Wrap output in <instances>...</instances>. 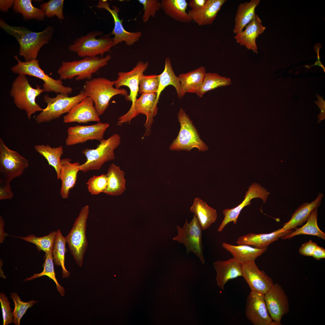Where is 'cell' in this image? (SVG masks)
<instances>
[{
	"label": "cell",
	"mask_w": 325,
	"mask_h": 325,
	"mask_svg": "<svg viewBox=\"0 0 325 325\" xmlns=\"http://www.w3.org/2000/svg\"><path fill=\"white\" fill-rule=\"evenodd\" d=\"M216 272V280L218 287L223 289L229 280L242 276V265L234 257L226 261L218 260L213 263Z\"/></svg>",
	"instance_id": "obj_23"
},
{
	"label": "cell",
	"mask_w": 325,
	"mask_h": 325,
	"mask_svg": "<svg viewBox=\"0 0 325 325\" xmlns=\"http://www.w3.org/2000/svg\"><path fill=\"white\" fill-rule=\"evenodd\" d=\"M207 73L203 66L178 76L183 95L187 92L197 93L202 85Z\"/></svg>",
	"instance_id": "obj_30"
},
{
	"label": "cell",
	"mask_w": 325,
	"mask_h": 325,
	"mask_svg": "<svg viewBox=\"0 0 325 325\" xmlns=\"http://www.w3.org/2000/svg\"><path fill=\"white\" fill-rule=\"evenodd\" d=\"M11 297L14 301V310L13 312V323L15 325H19L21 319L27 310L37 302L33 299L26 302L22 301L17 294L15 292L11 293Z\"/></svg>",
	"instance_id": "obj_42"
},
{
	"label": "cell",
	"mask_w": 325,
	"mask_h": 325,
	"mask_svg": "<svg viewBox=\"0 0 325 325\" xmlns=\"http://www.w3.org/2000/svg\"><path fill=\"white\" fill-rule=\"evenodd\" d=\"M31 2V0H16L13 9L15 13L21 14L25 20H44L45 16L44 11L33 6Z\"/></svg>",
	"instance_id": "obj_38"
},
{
	"label": "cell",
	"mask_w": 325,
	"mask_h": 325,
	"mask_svg": "<svg viewBox=\"0 0 325 325\" xmlns=\"http://www.w3.org/2000/svg\"><path fill=\"white\" fill-rule=\"evenodd\" d=\"M99 9H104L109 11L111 14L114 22V28L110 35H113L112 38L113 46L122 42H125L128 46H131L138 41L142 36L140 31L133 32L126 30L123 26V20L120 19L119 17V9L116 6H112L110 8L109 3L107 0H100L96 6Z\"/></svg>",
	"instance_id": "obj_17"
},
{
	"label": "cell",
	"mask_w": 325,
	"mask_h": 325,
	"mask_svg": "<svg viewBox=\"0 0 325 325\" xmlns=\"http://www.w3.org/2000/svg\"><path fill=\"white\" fill-rule=\"evenodd\" d=\"M106 175L107 184L104 193L112 196L121 195L126 189L124 172L119 166L112 163L109 166Z\"/></svg>",
	"instance_id": "obj_31"
},
{
	"label": "cell",
	"mask_w": 325,
	"mask_h": 325,
	"mask_svg": "<svg viewBox=\"0 0 325 325\" xmlns=\"http://www.w3.org/2000/svg\"><path fill=\"white\" fill-rule=\"evenodd\" d=\"M34 147L35 151L43 156L49 165L54 168L57 178L59 179L61 167L60 158L63 153V147H52L48 144H39L35 145Z\"/></svg>",
	"instance_id": "obj_35"
},
{
	"label": "cell",
	"mask_w": 325,
	"mask_h": 325,
	"mask_svg": "<svg viewBox=\"0 0 325 325\" xmlns=\"http://www.w3.org/2000/svg\"><path fill=\"white\" fill-rule=\"evenodd\" d=\"M159 76V85L157 93L156 101L158 103L161 93L168 86L171 85L175 88L178 98L184 96L181 90L178 76L175 75L173 70L170 58L166 57L165 60L164 70Z\"/></svg>",
	"instance_id": "obj_34"
},
{
	"label": "cell",
	"mask_w": 325,
	"mask_h": 325,
	"mask_svg": "<svg viewBox=\"0 0 325 325\" xmlns=\"http://www.w3.org/2000/svg\"><path fill=\"white\" fill-rule=\"evenodd\" d=\"M15 0H0V10L2 12H7L8 9L13 6Z\"/></svg>",
	"instance_id": "obj_53"
},
{
	"label": "cell",
	"mask_w": 325,
	"mask_h": 325,
	"mask_svg": "<svg viewBox=\"0 0 325 325\" xmlns=\"http://www.w3.org/2000/svg\"><path fill=\"white\" fill-rule=\"evenodd\" d=\"M265 29L266 27L263 26L262 20L256 14L254 19L245 27V29L236 34L234 38L240 45L244 46L248 50L258 54L256 40Z\"/></svg>",
	"instance_id": "obj_22"
},
{
	"label": "cell",
	"mask_w": 325,
	"mask_h": 325,
	"mask_svg": "<svg viewBox=\"0 0 325 325\" xmlns=\"http://www.w3.org/2000/svg\"><path fill=\"white\" fill-rule=\"evenodd\" d=\"M206 0H190L188 6L191 10H196L203 7L205 4Z\"/></svg>",
	"instance_id": "obj_51"
},
{
	"label": "cell",
	"mask_w": 325,
	"mask_h": 325,
	"mask_svg": "<svg viewBox=\"0 0 325 325\" xmlns=\"http://www.w3.org/2000/svg\"><path fill=\"white\" fill-rule=\"evenodd\" d=\"M10 182L0 178V200L10 199L13 196Z\"/></svg>",
	"instance_id": "obj_48"
},
{
	"label": "cell",
	"mask_w": 325,
	"mask_h": 325,
	"mask_svg": "<svg viewBox=\"0 0 325 325\" xmlns=\"http://www.w3.org/2000/svg\"><path fill=\"white\" fill-rule=\"evenodd\" d=\"M91 121L99 122L100 118L93 100L88 97L76 104L63 117L64 123H87Z\"/></svg>",
	"instance_id": "obj_21"
},
{
	"label": "cell",
	"mask_w": 325,
	"mask_h": 325,
	"mask_svg": "<svg viewBox=\"0 0 325 325\" xmlns=\"http://www.w3.org/2000/svg\"><path fill=\"white\" fill-rule=\"evenodd\" d=\"M226 0H206L204 5L196 10L188 11L192 21L199 26L211 24Z\"/></svg>",
	"instance_id": "obj_24"
},
{
	"label": "cell",
	"mask_w": 325,
	"mask_h": 325,
	"mask_svg": "<svg viewBox=\"0 0 325 325\" xmlns=\"http://www.w3.org/2000/svg\"><path fill=\"white\" fill-rule=\"evenodd\" d=\"M157 93L142 94L137 99L133 107L118 119L117 125L130 122L139 114L145 115L146 119L144 126L146 128L143 137L149 135L153 121V118L157 111Z\"/></svg>",
	"instance_id": "obj_11"
},
{
	"label": "cell",
	"mask_w": 325,
	"mask_h": 325,
	"mask_svg": "<svg viewBox=\"0 0 325 325\" xmlns=\"http://www.w3.org/2000/svg\"><path fill=\"white\" fill-rule=\"evenodd\" d=\"M14 57L17 63L11 68V71L13 73L18 75H28L41 79L44 82L42 86L45 91L68 95L72 93L73 88L64 85L61 80L54 79L46 74L40 67L39 60L22 62L17 56L15 55Z\"/></svg>",
	"instance_id": "obj_8"
},
{
	"label": "cell",
	"mask_w": 325,
	"mask_h": 325,
	"mask_svg": "<svg viewBox=\"0 0 325 325\" xmlns=\"http://www.w3.org/2000/svg\"><path fill=\"white\" fill-rule=\"evenodd\" d=\"M149 65L147 62L139 61L131 71L126 72H119L118 77L115 81L114 85L117 88L122 86L128 87L130 90V93L125 97L127 101H131L132 104L130 109H132L137 100L139 91V82L140 78L147 69Z\"/></svg>",
	"instance_id": "obj_19"
},
{
	"label": "cell",
	"mask_w": 325,
	"mask_h": 325,
	"mask_svg": "<svg viewBox=\"0 0 325 325\" xmlns=\"http://www.w3.org/2000/svg\"><path fill=\"white\" fill-rule=\"evenodd\" d=\"M66 243L65 237L63 236L60 229H58L52 250V255L55 264L61 266L62 268L63 278L69 277L70 273L66 269L65 266V253L67 251L66 247Z\"/></svg>",
	"instance_id": "obj_37"
},
{
	"label": "cell",
	"mask_w": 325,
	"mask_h": 325,
	"mask_svg": "<svg viewBox=\"0 0 325 325\" xmlns=\"http://www.w3.org/2000/svg\"><path fill=\"white\" fill-rule=\"evenodd\" d=\"M89 208L87 205L82 208L71 230L65 237L70 252L80 267L82 266L88 246L86 232Z\"/></svg>",
	"instance_id": "obj_7"
},
{
	"label": "cell",
	"mask_w": 325,
	"mask_h": 325,
	"mask_svg": "<svg viewBox=\"0 0 325 325\" xmlns=\"http://www.w3.org/2000/svg\"><path fill=\"white\" fill-rule=\"evenodd\" d=\"M107 123L100 121L88 125H76L68 128L65 140L67 146L82 143L90 140L100 141L103 139L104 134L109 127Z\"/></svg>",
	"instance_id": "obj_15"
},
{
	"label": "cell",
	"mask_w": 325,
	"mask_h": 325,
	"mask_svg": "<svg viewBox=\"0 0 325 325\" xmlns=\"http://www.w3.org/2000/svg\"><path fill=\"white\" fill-rule=\"evenodd\" d=\"M143 7L142 20L146 23L150 17H154L156 12L162 8L161 2L157 0H139Z\"/></svg>",
	"instance_id": "obj_46"
},
{
	"label": "cell",
	"mask_w": 325,
	"mask_h": 325,
	"mask_svg": "<svg viewBox=\"0 0 325 325\" xmlns=\"http://www.w3.org/2000/svg\"><path fill=\"white\" fill-rule=\"evenodd\" d=\"M111 56L108 55L104 57L97 56L85 57L79 60L63 61L57 73L61 80L71 79L75 77L77 81L90 80L93 74L106 65Z\"/></svg>",
	"instance_id": "obj_4"
},
{
	"label": "cell",
	"mask_w": 325,
	"mask_h": 325,
	"mask_svg": "<svg viewBox=\"0 0 325 325\" xmlns=\"http://www.w3.org/2000/svg\"><path fill=\"white\" fill-rule=\"evenodd\" d=\"M312 256L316 260L325 258V249L322 247L317 246L313 252Z\"/></svg>",
	"instance_id": "obj_52"
},
{
	"label": "cell",
	"mask_w": 325,
	"mask_h": 325,
	"mask_svg": "<svg viewBox=\"0 0 325 325\" xmlns=\"http://www.w3.org/2000/svg\"><path fill=\"white\" fill-rule=\"evenodd\" d=\"M178 118L181 128L178 136L170 146V150L190 151L196 148L199 151L207 150V146L200 139L189 117L181 108L178 112Z\"/></svg>",
	"instance_id": "obj_10"
},
{
	"label": "cell",
	"mask_w": 325,
	"mask_h": 325,
	"mask_svg": "<svg viewBox=\"0 0 325 325\" xmlns=\"http://www.w3.org/2000/svg\"><path fill=\"white\" fill-rule=\"evenodd\" d=\"M242 265V276L250 288L251 291L264 295L274 284L271 278L256 265L255 261Z\"/></svg>",
	"instance_id": "obj_20"
},
{
	"label": "cell",
	"mask_w": 325,
	"mask_h": 325,
	"mask_svg": "<svg viewBox=\"0 0 325 325\" xmlns=\"http://www.w3.org/2000/svg\"><path fill=\"white\" fill-rule=\"evenodd\" d=\"M43 270L41 273L35 274L31 277L26 279L24 281L31 280L43 276H47L54 281L56 284L57 290L60 293L61 296H63L65 292L64 289L59 284L55 276L52 252L50 251L45 252L44 262L43 265Z\"/></svg>",
	"instance_id": "obj_40"
},
{
	"label": "cell",
	"mask_w": 325,
	"mask_h": 325,
	"mask_svg": "<svg viewBox=\"0 0 325 325\" xmlns=\"http://www.w3.org/2000/svg\"><path fill=\"white\" fill-rule=\"evenodd\" d=\"M245 314L254 325H271L273 321L266 307L264 295L251 291L247 296Z\"/></svg>",
	"instance_id": "obj_18"
},
{
	"label": "cell",
	"mask_w": 325,
	"mask_h": 325,
	"mask_svg": "<svg viewBox=\"0 0 325 325\" xmlns=\"http://www.w3.org/2000/svg\"><path fill=\"white\" fill-rule=\"evenodd\" d=\"M115 81L103 77H98L86 81L83 90L87 97L93 100L99 116L102 115L107 108L111 99L118 94L125 96L128 92L124 89L113 87Z\"/></svg>",
	"instance_id": "obj_3"
},
{
	"label": "cell",
	"mask_w": 325,
	"mask_h": 325,
	"mask_svg": "<svg viewBox=\"0 0 325 325\" xmlns=\"http://www.w3.org/2000/svg\"><path fill=\"white\" fill-rule=\"evenodd\" d=\"M121 140L119 135L114 134L106 139L100 141L96 148L83 150L82 153L86 160L80 165V171L86 172L90 170H99L105 162L114 160V150L120 144Z\"/></svg>",
	"instance_id": "obj_5"
},
{
	"label": "cell",
	"mask_w": 325,
	"mask_h": 325,
	"mask_svg": "<svg viewBox=\"0 0 325 325\" xmlns=\"http://www.w3.org/2000/svg\"><path fill=\"white\" fill-rule=\"evenodd\" d=\"M63 0H50L42 4L40 7L47 17H51L55 16L62 20L64 18L63 11Z\"/></svg>",
	"instance_id": "obj_44"
},
{
	"label": "cell",
	"mask_w": 325,
	"mask_h": 325,
	"mask_svg": "<svg viewBox=\"0 0 325 325\" xmlns=\"http://www.w3.org/2000/svg\"><path fill=\"white\" fill-rule=\"evenodd\" d=\"M292 230H283L282 228L268 234L250 233L239 237L236 241L238 245L245 244L258 248L267 247L272 243L286 236Z\"/></svg>",
	"instance_id": "obj_25"
},
{
	"label": "cell",
	"mask_w": 325,
	"mask_h": 325,
	"mask_svg": "<svg viewBox=\"0 0 325 325\" xmlns=\"http://www.w3.org/2000/svg\"><path fill=\"white\" fill-rule=\"evenodd\" d=\"M159 85V75L143 74L140 79L138 92L141 94L157 93Z\"/></svg>",
	"instance_id": "obj_43"
},
{
	"label": "cell",
	"mask_w": 325,
	"mask_h": 325,
	"mask_svg": "<svg viewBox=\"0 0 325 325\" xmlns=\"http://www.w3.org/2000/svg\"><path fill=\"white\" fill-rule=\"evenodd\" d=\"M178 235L173 240L185 246L187 254L191 252L195 254L204 264L205 261L203 255L202 229L196 216L189 222L187 219L182 227L176 226Z\"/></svg>",
	"instance_id": "obj_12"
},
{
	"label": "cell",
	"mask_w": 325,
	"mask_h": 325,
	"mask_svg": "<svg viewBox=\"0 0 325 325\" xmlns=\"http://www.w3.org/2000/svg\"><path fill=\"white\" fill-rule=\"evenodd\" d=\"M4 221L2 216L0 217V243L3 241L5 234L4 231Z\"/></svg>",
	"instance_id": "obj_54"
},
{
	"label": "cell",
	"mask_w": 325,
	"mask_h": 325,
	"mask_svg": "<svg viewBox=\"0 0 325 325\" xmlns=\"http://www.w3.org/2000/svg\"><path fill=\"white\" fill-rule=\"evenodd\" d=\"M317 246L316 243L310 240L302 244L299 250V253L304 255L312 256L313 252Z\"/></svg>",
	"instance_id": "obj_49"
},
{
	"label": "cell",
	"mask_w": 325,
	"mask_h": 325,
	"mask_svg": "<svg viewBox=\"0 0 325 325\" xmlns=\"http://www.w3.org/2000/svg\"><path fill=\"white\" fill-rule=\"evenodd\" d=\"M0 302L2 309L3 325H7L13 323V312L11 311L10 302L7 297L2 292L0 293Z\"/></svg>",
	"instance_id": "obj_47"
},
{
	"label": "cell",
	"mask_w": 325,
	"mask_h": 325,
	"mask_svg": "<svg viewBox=\"0 0 325 325\" xmlns=\"http://www.w3.org/2000/svg\"><path fill=\"white\" fill-rule=\"evenodd\" d=\"M71 159L66 158L61 159V164L59 179L61 181L60 194L64 199L67 198L70 191L75 186L78 172L80 171L79 163H72Z\"/></svg>",
	"instance_id": "obj_26"
},
{
	"label": "cell",
	"mask_w": 325,
	"mask_h": 325,
	"mask_svg": "<svg viewBox=\"0 0 325 325\" xmlns=\"http://www.w3.org/2000/svg\"><path fill=\"white\" fill-rule=\"evenodd\" d=\"M264 295L269 315L278 325H281L282 317L289 311V299L284 290L279 284L274 283Z\"/></svg>",
	"instance_id": "obj_14"
},
{
	"label": "cell",
	"mask_w": 325,
	"mask_h": 325,
	"mask_svg": "<svg viewBox=\"0 0 325 325\" xmlns=\"http://www.w3.org/2000/svg\"><path fill=\"white\" fill-rule=\"evenodd\" d=\"M270 194V192L260 184L257 183H252L248 187L244 196V199L240 204L234 208L226 209L223 210L222 213L224 218L218 231L219 232L222 231L225 226L230 222H233L234 224H236L241 211L245 207L251 204L252 199L260 198L264 203L266 202Z\"/></svg>",
	"instance_id": "obj_16"
},
{
	"label": "cell",
	"mask_w": 325,
	"mask_h": 325,
	"mask_svg": "<svg viewBox=\"0 0 325 325\" xmlns=\"http://www.w3.org/2000/svg\"><path fill=\"white\" fill-rule=\"evenodd\" d=\"M317 208L312 211L306 224L300 228H296L294 231L282 239H286L299 235L307 234L316 236L325 240V234L320 229L317 224Z\"/></svg>",
	"instance_id": "obj_36"
},
{
	"label": "cell",
	"mask_w": 325,
	"mask_h": 325,
	"mask_svg": "<svg viewBox=\"0 0 325 325\" xmlns=\"http://www.w3.org/2000/svg\"><path fill=\"white\" fill-rule=\"evenodd\" d=\"M323 197V194L319 193L312 202H305L301 205L292 214L290 220L284 224L283 230H292L303 224L307 221L312 211L320 206Z\"/></svg>",
	"instance_id": "obj_27"
},
{
	"label": "cell",
	"mask_w": 325,
	"mask_h": 325,
	"mask_svg": "<svg viewBox=\"0 0 325 325\" xmlns=\"http://www.w3.org/2000/svg\"><path fill=\"white\" fill-rule=\"evenodd\" d=\"M190 211L194 213L202 230L208 228L217 218L216 210L199 198H195Z\"/></svg>",
	"instance_id": "obj_28"
},
{
	"label": "cell",
	"mask_w": 325,
	"mask_h": 325,
	"mask_svg": "<svg viewBox=\"0 0 325 325\" xmlns=\"http://www.w3.org/2000/svg\"><path fill=\"white\" fill-rule=\"evenodd\" d=\"M36 87L31 86L26 75L19 74L13 81L10 91L14 104L18 109L25 111L29 119L32 114L43 109L36 103V98L45 91L39 85Z\"/></svg>",
	"instance_id": "obj_2"
},
{
	"label": "cell",
	"mask_w": 325,
	"mask_h": 325,
	"mask_svg": "<svg viewBox=\"0 0 325 325\" xmlns=\"http://www.w3.org/2000/svg\"><path fill=\"white\" fill-rule=\"evenodd\" d=\"M316 94L318 98V101H314V102L318 106L321 110L320 113L318 117L319 120L320 121L322 119H325V101L322 97L317 94Z\"/></svg>",
	"instance_id": "obj_50"
},
{
	"label": "cell",
	"mask_w": 325,
	"mask_h": 325,
	"mask_svg": "<svg viewBox=\"0 0 325 325\" xmlns=\"http://www.w3.org/2000/svg\"><path fill=\"white\" fill-rule=\"evenodd\" d=\"M223 247L230 252L233 257L242 265L255 260L267 250V247L258 248L245 244L233 245L226 243L222 244Z\"/></svg>",
	"instance_id": "obj_29"
},
{
	"label": "cell",
	"mask_w": 325,
	"mask_h": 325,
	"mask_svg": "<svg viewBox=\"0 0 325 325\" xmlns=\"http://www.w3.org/2000/svg\"><path fill=\"white\" fill-rule=\"evenodd\" d=\"M57 234V231L50 232L45 236L38 237L34 235H29L25 237H17L36 245L38 251L45 252H52Z\"/></svg>",
	"instance_id": "obj_41"
},
{
	"label": "cell",
	"mask_w": 325,
	"mask_h": 325,
	"mask_svg": "<svg viewBox=\"0 0 325 325\" xmlns=\"http://www.w3.org/2000/svg\"><path fill=\"white\" fill-rule=\"evenodd\" d=\"M86 97L83 90L73 97L63 94H58L53 98L45 95L44 101L47 106L36 116L35 120L37 123L41 124L58 119L63 114L68 113L76 104Z\"/></svg>",
	"instance_id": "obj_6"
},
{
	"label": "cell",
	"mask_w": 325,
	"mask_h": 325,
	"mask_svg": "<svg viewBox=\"0 0 325 325\" xmlns=\"http://www.w3.org/2000/svg\"><path fill=\"white\" fill-rule=\"evenodd\" d=\"M161 2L165 13L173 19L184 23L192 21L186 11L188 4L186 0H162Z\"/></svg>",
	"instance_id": "obj_32"
},
{
	"label": "cell",
	"mask_w": 325,
	"mask_h": 325,
	"mask_svg": "<svg viewBox=\"0 0 325 325\" xmlns=\"http://www.w3.org/2000/svg\"><path fill=\"white\" fill-rule=\"evenodd\" d=\"M102 33L100 31H94L83 36L70 45L69 49L82 57H95L98 55L103 56L105 53L110 52L113 46L110 34L96 38V36Z\"/></svg>",
	"instance_id": "obj_9"
},
{
	"label": "cell",
	"mask_w": 325,
	"mask_h": 325,
	"mask_svg": "<svg viewBox=\"0 0 325 325\" xmlns=\"http://www.w3.org/2000/svg\"><path fill=\"white\" fill-rule=\"evenodd\" d=\"M230 78L220 76L216 73H207L204 80L198 92L196 93L200 98L207 92L220 87L231 85Z\"/></svg>",
	"instance_id": "obj_39"
},
{
	"label": "cell",
	"mask_w": 325,
	"mask_h": 325,
	"mask_svg": "<svg viewBox=\"0 0 325 325\" xmlns=\"http://www.w3.org/2000/svg\"><path fill=\"white\" fill-rule=\"evenodd\" d=\"M88 190L92 195H98L103 192L107 184V178L106 174L99 176L93 175L86 183Z\"/></svg>",
	"instance_id": "obj_45"
},
{
	"label": "cell",
	"mask_w": 325,
	"mask_h": 325,
	"mask_svg": "<svg viewBox=\"0 0 325 325\" xmlns=\"http://www.w3.org/2000/svg\"><path fill=\"white\" fill-rule=\"evenodd\" d=\"M0 27L17 40L20 46L19 55L24 57L25 61L36 59L40 48L49 42L54 32L51 26L36 32L23 26L10 25L2 19H0Z\"/></svg>",
	"instance_id": "obj_1"
},
{
	"label": "cell",
	"mask_w": 325,
	"mask_h": 325,
	"mask_svg": "<svg viewBox=\"0 0 325 325\" xmlns=\"http://www.w3.org/2000/svg\"><path fill=\"white\" fill-rule=\"evenodd\" d=\"M29 166L26 158L9 149L0 138V178L11 182L21 176Z\"/></svg>",
	"instance_id": "obj_13"
},
{
	"label": "cell",
	"mask_w": 325,
	"mask_h": 325,
	"mask_svg": "<svg viewBox=\"0 0 325 325\" xmlns=\"http://www.w3.org/2000/svg\"><path fill=\"white\" fill-rule=\"evenodd\" d=\"M260 2L259 0H251L239 5L235 17L233 29L234 33L236 34L243 30L254 19L256 14L255 9Z\"/></svg>",
	"instance_id": "obj_33"
}]
</instances>
